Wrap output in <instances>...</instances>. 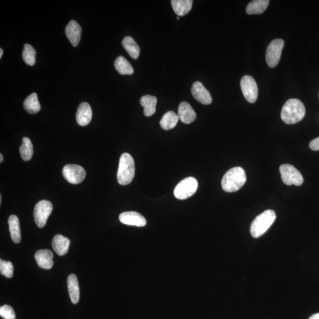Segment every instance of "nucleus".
Returning <instances> with one entry per match:
<instances>
[{"instance_id": "obj_1", "label": "nucleus", "mask_w": 319, "mask_h": 319, "mask_svg": "<svg viewBox=\"0 0 319 319\" xmlns=\"http://www.w3.org/2000/svg\"><path fill=\"white\" fill-rule=\"evenodd\" d=\"M306 113L305 105L298 99H290L282 108L281 117L287 125H294L304 118Z\"/></svg>"}, {"instance_id": "obj_37", "label": "nucleus", "mask_w": 319, "mask_h": 319, "mask_svg": "<svg viewBox=\"0 0 319 319\" xmlns=\"http://www.w3.org/2000/svg\"></svg>"}, {"instance_id": "obj_15", "label": "nucleus", "mask_w": 319, "mask_h": 319, "mask_svg": "<svg viewBox=\"0 0 319 319\" xmlns=\"http://www.w3.org/2000/svg\"><path fill=\"white\" fill-rule=\"evenodd\" d=\"M76 122L80 126H86L91 122L92 111L90 105L87 102H82L77 108L76 113Z\"/></svg>"}, {"instance_id": "obj_27", "label": "nucleus", "mask_w": 319, "mask_h": 319, "mask_svg": "<svg viewBox=\"0 0 319 319\" xmlns=\"http://www.w3.org/2000/svg\"><path fill=\"white\" fill-rule=\"evenodd\" d=\"M20 153L21 158L24 161H29L33 155V146L32 141L29 138L23 137L22 144L20 147Z\"/></svg>"}, {"instance_id": "obj_2", "label": "nucleus", "mask_w": 319, "mask_h": 319, "mask_svg": "<svg viewBox=\"0 0 319 319\" xmlns=\"http://www.w3.org/2000/svg\"><path fill=\"white\" fill-rule=\"evenodd\" d=\"M247 181L246 172L240 167L229 170L222 179L223 190L228 193L237 191L242 188Z\"/></svg>"}, {"instance_id": "obj_29", "label": "nucleus", "mask_w": 319, "mask_h": 319, "mask_svg": "<svg viewBox=\"0 0 319 319\" xmlns=\"http://www.w3.org/2000/svg\"><path fill=\"white\" fill-rule=\"evenodd\" d=\"M14 267L10 261L0 259V272L5 277L10 278L13 275Z\"/></svg>"}, {"instance_id": "obj_33", "label": "nucleus", "mask_w": 319, "mask_h": 319, "mask_svg": "<svg viewBox=\"0 0 319 319\" xmlns=\"http://www.w3.org/2000/svg\"><path fill=\"white\" fill-rule=\"evenodd\" d=\"M3 158L2 154L1 153L0 154V162L2 163L3 162Z\"/></svg>"}, {"instance_id": "obj_5", "label": "nucleus", "mask_w": 319, "mask_h": 319, "mask_svg": "<svg viewBox=\"0 0 319 319\" xmlns=\"http://www.w3.org/2000/svg\"><path fill=\"white\" fill-rule=\"evenodd\" d=\"M198 188L197 180L193 177H189L182 180L176 186L175 191V196L180 200L188 199L193 195Z\"/></svg>"}, {"instance_id": "obj_3", "label": "nucleus", "mask_w": 319, "mask_h": 319, "mask_svg": "<svg viewBox=\"0 0 319 319\" xmlns=\"http://www.w3.org/2000/svg\"><path fill=\"white\" fill-rule=\"evenodd\" d=\"M135 175V163L128 153H123L120 157L117 180L121 185H128L132 181Z\"/></svg>"}, {"instance_id": "obj_4", "label": "nucleus", "mask_w": 319, "mask_h": 319, "mask_svg": "<svg viewBox=\"0 0 319 319\" xmlns=\"http://www.w3.org/2000/svg\"><path fill=\"white\" fill-rule=\"evenodd\" d=\"M276 215L272 210H265L257 216L251 225L250 232L253 237L257 238L262 236L273 224Z\"/></svg>"}, {"instance_id": "obj_24", "label": "nucleus", "mask_w": 319, "mask_h": 319, "mask_svg": "<svg viewBox=\"0 0 319 319\" xmlns=\"http://www.w3.org/2000/svg\"><path fill=\"white\" fill-rule=\"evenodd\" d=\"M268 0H254L248 4L246 11L249 14H260L264 13L268 7Z\"/></svg>"}, {"instance_id": "obj_23", "label": "nucleus", "mask_w": 319, "mask_h": 319, "mask_svg": "<svg viewBox=\"0 0 319 319\" xmlns=\"http://www.w3.org/2000/svg\"><path fill=\"white\" fill-rule=\"evenodd\" d=\"M114 66L117 72L122 75H130L134 73V69L131 64L125 57H118L114 63Z\"/></svg>"}, {"instance_id": "obj_28", "label": "nucleus", "mask_w": 319, "mask_h": 319, "mask_svg": "<svg viewBox=\"0 0 319 319\" xmlns=\"http://www.w3.org/2000/svg\"><path fill=\"white\" fill-rule=\"evenodd\" d=\"M36 52L32 45L25 44L23 51V59L27 64L34 66L36 64Z\"/></svg>"}, {"instance_id": "obj_30", "label": "nucleus", "mask_w": 319, "mask_h": 319, "mask_svg": "<svg viewBox=\"0 0 319 319\" xmlns=\"http://www.w3.org/2000/svg\"><path fill=\"white\" fill-rule=\"evenodd\" d=\"M0 316L4 319H15L14 310L8 305H4L0 308Z\"/></svg>"}, {"instance_id": "obj_17", "label": "nucleus", "mask_w": 319, "mask_h": 319, "mask_svg": "<svg viewBox=\"0 0 319 319\" xmlns=\"http://www.w3.org/2000/svg\"><path fill=\"white\" fill-rule=\"evenodd\" d=\"M52 246L59 255L63 256L67 253L70 246L69 238L62 235H57L53 239Z\"/></svg>"}, {"instance_id": "obj_19", "label": "nucleus", "mask_w": 319, "mask_h": 319, "mask_svg": "<svg viewBox=\"0 0 319 319\" xmlns=\"http://www.w3.org/2000/svg\"><path fill=\"white\" fill-rule=\"evenodd\" d=\"M157 99L154 96L144 95L140 99V104L144 108V114L147 117H151L156 113Z\"/></svg>"}, {"instance_id": "obj_21", "label": "nucleus", "mask_w": 319, "mask_h": 319, "mask_svg": "<svg viewBox=\"0 0 319 319\" xmlns=\"http://www.w3.org/2000/svg\"><path fill=\"white\" fill-rule=\"evenodd\" d=\"M172 8L178 16H184L191 10L193 1L191 0H172Z\"/></svg>"}, {"instance_id": "obj_36", "label": "nucleus", "mask_w": 319, "mask_h": 319, "mask_svg": "<svg viewBox=\"0 0 319 319\" xmlns=\"http://www.w3.org/2000/svg\"><path fill=\"white\" fill-rule=\"evenodd\" d=\"M177 18V20H179V19H180V17H177V18Z\"/></svg>"}, {"instance_id": "obj_35", "label": "nucleus", "mask_w": 319, "mask_h": 319, "mask_svg": "<svg viewBox=\"0 0 319 319\" xmlns=\"http://www.w3.org/2000/svg\"><path fill=\"white\" fill-rule=\"evenodd\" d=\"M1 201H2V196L1 194L0 195V203H1Z\"/></svg>"}, {"instance_id": "obj_14", "label": "nucleus", "mask_w": 319, "mask_h": 319, "mask_svg": "<svg viewBox=\"0 0 319 319\" xmlns=\"http://www.w3.org/2000/svg\"><path fill=\"white\" fill-rule=\"evenodd\" d=\"M178 117L182 122L190 125L196 120V114L190 104L182 102L179 105Z\"/></svg>"}, {"instance_id": "obj_32", "label": "nucleus", "mask_w": 319, "mask_h": 319, "mask_svg": "<svg viewBox=\"0 0 319 319\" xmlns=\"http://www.w3.org/2000/svg\"><path fill=\"white\" fill-rule=\"evenodd\" d=\"M309 319H319V314H315L311 316Z\"/></svg>"}, {"instance_id": "obj_8", "label": "nucleus", "mask_w": 319, "mask_h": 319, "mask_svg": "<svg viewBox=\"0 0 319 319\" xmlns=\"http://www.w3.org/2000/svg\"><path fill=\"white\" fill-rule=\"evenodd\" d=\"M282 181L287 185L300 186L303 184V178L301 173L294 166L283 165L280 167Z\"/></svg>"}, {"instance_id": "obj_25", "label": "nucleus", "mask_w": 319, "mask_h": 319, "mask_svg": "<svg viewBox=\"0 0 319 319\" xmlns=\"http://www.w3.org/2000/svg\"><path fill=\"white\" fill-rule=\"evenodd\" d=\"M23 106L24 109L29 114H34L39 112L41 109V106L38 100V95L36 93H33L30 95L24 100Z\"/></svg>"}, {"instance_id": "obj_9", "label": "nucleus", "mask_w": 319, "mask_h": 319, "mask_svg": "<svg viewBox=\"0 0 319 319\" xmlns=\"http://www.w3.org/2000/svg\"><path fill=\"white\" fill-rule=\"evenodd\" d=\"M240 85L246 100L250 103H255L258 98V89L255 79L249 75L244 76L241 80Z\"/></svg>"}, {"instance_id": "obj_18", "label": "nucleus", "mask_w": 319, "mask_h": 319, "mask_svg": "<svg viewBox=\"0 0 319 319\" xmlns=\"http://www.w3.org/2000/svg\"><path fill=\"white\" fill-rule=\"evenodd\" d=\"M67 287L70 298L73 304L78 303L80 297L78 280L74 274H71L67 278Z\"/></svg>"}, {"instance_id": "obj_16", "label": "nucleus", "mask_w": 319, "mask_h": 319, "mask_svg": "<svg viewBox=\"0 0 319 319\" xmlns=\"http://www.w3.org/2000/svg\"><path fill=\"white\" fill-rule=\"evenodd\" d=\"M35 259L40 268L46 269H51L54 265L53 261L54 255L49 250H40L35 254Z\"/></svg>"}, {"instance_id": "obj_7", "label": "nucleus", "mask_w": 319, "mask_h": 319, "mask_svg": "<svg viewBox=\"0 0 319 319\" xmlns=\"http://www.w3.org/2000/svg\"><path fill=\"white\" fill-rule=\"evenodd\" d=\"M52 210V204L48 200H43L36 204L34 209V218L39 228L45 227Z\"/></svg>"}, {"instance_id": "obj_6", "label": "nucleus", "mask_w": 319, "mask_h": 319, "mask_svg": "<svg viewBox=\"0 0 319 319\" xmlns=\"http://www.w3.org/2000/svg\"><path fill=\"white\" fill-rule=\"evenodd\" d=\"M284 45L283 40L280 39L273 40L269 43L265 55L266 62L269 67H275L279 63Z\"/></svg>"}, {"instance_id": "obj_11", "label": "nucleus", "mask_w": 319, "mask_h": 319, "mask_svg": "<svg viewBox=\"0 0 319 319\" xmlns=\"http://www.w3.org/2000/svg\"><path fill=\"white\" fill-rule=\"evenodd\" d=\"M119 219L121 222L127 225L143 227L147 224L146 219L144 216L136 212H125L121 213Z\"/></svg>"}, {"instance_id": "obj_12", "label": "nucleus", "mask_w": 319, "mask_h": 319, "mask_svg": "<svg viewBox=\"0 0 319 319\" xmlns=\"http://www.w3.org/2000/svg\"><path fill=\"white\" fill-rule=\"evenodd\" d=\"M193 97L198 102L203 105H209L212 103L211 95L207 90L204 88L202 83L195 82L191 89Z\"/></svg>"}, {"instance_id": "obj_31", "label": "nucleus", "mask_w": 319, "mask_h": 319, "mask_svg": "<svg viewBox=\"0 0 319 319\" xmlns=\"http://www.w3.org/2000/svg\"><path fill=\"white\" fill-rule=\"evenodd\" d=\"M309 147L312 150L319 151V137L310 142Z\"/></svg>"}, {"instance_id": "obj_13", "label": "nucleus", "mask_w": 319, "mask_h": 319, "mask_svg": "<svg viewBox=\"0 0 319 319\" xmlns=\"http://www.w3.org/2000/svg\"><path fill=\"white\" fill-rule=\"evenodd\" d=\"M65 33L73 47L79 45L81 37V27L75 20H71L65 29Z\"/></svg>"}, {"instance_id": "obj_20", "label": "nucleus", "mask_w": 319, "mask_h": 319, "mask_svg": "<svg viewBox=\"0 0 319 319\" xmlns=\"http://www.w3.org/2000/svg\"><path fill=\"white\" fill-rule=\"evenodd\" d=\"M8 225L12 241L14 243H20L21 240L20 226L17 216L12 215L9 217Z\"/></svg>"}, {"instance_id": "obj_22", "label": "nucleus", "mask_w": 319, "mask_h": 319, "mask_svg": "<svg viewBox=\"0 0 319 319\" xmlns=\"http://www.w3.org/2000/svg\"><path fill=\"white\" fill-rule=\"evenodd\" d=\"M122 45L130 57L137 60L140 54V49L135 40L130 36H127L123 40Z\"/></svg>"}, {"instance_id": "obj_10", "label": "nucleus", "mask_w": 319, "mask_h": 319, "mask_svg": "<svg viewBox=\"0 0 319 319\" xmlns=\"http://www.w3.org/2000/svg\"><path fill=\"white\" fill-rule=\"evenodd\" d=\"M63 174L70 184H79L85 179L86 171L79 165H67L64 167Z\"/></svg>"}, {"instance_id": "obj_34", "label": "nucleus", "mask_w": 319, "mask_h": 319, "mask_svg": "<svg viewBox=\"0 0 319 319\" xmlns=\"http://www.w3.org/2000/svg\"><path fill=\"white\" fill-rule=\"evenodd\" d=\"M2 55H3V50L1 48V49H0V58H2Z\"/></svg>"}, {"instance_id": "obj_26", "label": "nucleus", "mask_w": 319, "mask_h": 319, "mask_svg": "<svg viewBox=\"0 0 319 319\" xmlns=\"http://www.w3.org/2000/svg\"><path fill=\"white\" fill-rule=\"evenodd\" d=\"M179 117L173 111H169L161 119L160 125L161 128L165 130H170L174 128L179 121Z\"/></svg>"}]
</instances>
